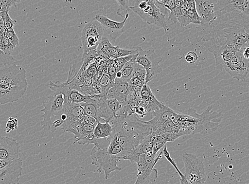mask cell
<instances>
[{"mask_svg":"<svg viewBox=\"0 0 249 184\" xmlns=\"http://www.w3.org/2000/svg\"><path fill=\"white\" fill-rule=\"evenodd\" d=\"M195 1L201 19L200 24L196 29V37L198 42L208 48L218 41L223 15L218 8L216 0Z\"/></svg>","mask_w":249,"mask_h":184,"instance_id":"1","label":"cell"},{"mask_svg":"<svg viewBox=\"0 0 249 184\" xmlns=\"http://www.w3.org/2000/svg\"><path fill=\"white\" fill-rule=\"evenodd\" d=\"M109 123L113 126L125 157L134 151L144 138L153 133L147 122L139 119L135 114L125 118H114Z\"/></svg>","mask_w":249,"mask_h":184,"instance_id":"2","label":"cell"},{"mask_svg":"<svg viewBox=\"0 0 249 184\" xmlns=\"http://www.w3.org/2000/svg\"><path fill=\"white\" fill-rule=\"evenodd\" d=\"M222 119V113L214 111L210 106L201 113H198L194 109H189L187 114L178 113L173 122L180 128L179 133L183 136L196 134L206 135L215 131Z\"/></svg>","mask_w":249,"mask_h":184,"instance_id":"3","label":"cell"},{"mask_svg":"<svg viewBox=\"0 0 249 184\" xmlns=\"http://www.w3.org/2000/svg\"><path fill=\"white\" fill-rule=\"evenodd\" d=\"M26 71L14 64L0 70V105L18 101L27 91Z\"/></svg>","mask_w":249,"mask_h":184,"instance_id":"4","label":"cell"},{"mask_svg":"<svg viewBox=\"0 0 249 184\" xmlns=\"http://www.w3.org/2000/svg\"><path fill=\"white\" fill-rule=\"evenodd\" d=\"M129 8L148 25L163 28L167 34L169 27L166 24V16L156 6L154 0H137L134 6L129 7Z\"/></svg>","mask_w":249,"mask_h":184,"instance_id":"5","label":"cell"},{"mask_svg":"<svg viewBox=\"0 0 249 184\" xmlns=\"http://www.w3.org/2000/svg\"><path fill=\"white\" fill-rule=\"evenodd\" d=\"M163 148L156 157L152 151L140 155L137 162L138 174L134 184H149L155 182L158 177V171L155 166L161 158Z\"/></svg>","mask_w":249,"mask_h":184,"instance_id":"6","label":"cell"},{"mask_svg":"<svg viewBox=\"0 0 249 184\" xmlns=\"http://www.w3.org/2000/svg\"><path fill=\"white\" fill-rule=\"evenodd\" d=\"M184 175L189 184H207V176L202 161L195 155H183Z\"/></svg>","mask_w":249,"mask_h":184,"instance_id":"7","label":"cell"},{"mask_svg":"<svg viewBox=\"0 0 249 184\" xmlns=\"http://www.w3.org/2000/svg\"><path fill=\"white\" fill-rule=\"evenodd\" d=\"M138 50L136 62L142 66L146 73V84L157 77L163 72L160 65L163 58L156 54L154 50H143L141 47H137Z\"/></svg>","mask_w":249,"mask_h":184,"instance_id":"8","label":"cell"},{"mask_svg":"<svg viewBox=\"0 0 249 184\" xmlns=\"http://www.w3.org/2000/svg\"><path fill=\"white\" fill-rule=\"evenodd\" d=\"M90 157L91 164L96 166L98 173L104 171L106 180L108 179L112 172L122 170L118 165L120 159L109 154L107 149L94 146L90 152Z\"/></svg>","mask_w":249,"mask_h":184,"instance_id":"9","label":"cell"},{"mask_svg":"<svg viewBox=\"0 0 249 184\" xmlns=\"http://www.w3.org/2000/svg\"><path fill=\"white\" fill-rule=\"evenodd\" d=\"M65 104V97L62 94H52L48 96V101L43 103L44 109L41 111L43 120L40 125L46 131H51L52 121L59 116Z\"/></svg>","mask_w":249,"mask_h":184,"instance_id":"10","label":"cell"},{"mask_svg":"<svg viewBox=\"0 0 249 184\" xmlns=\"http://www.w3.org/2000/svg\"><path fill=\"white\" fill-rule=\"evenodd\" d=\"M104 32L100 23L94 19L84 27L82 33L83 54L96 50L103 37Z\"/></svg>","mask_w":249,"mask_h":184,"instance_id":"11","label":"cell"},{"mask_svg":"<svg viewBox=\"0 0 249 184\" xmlns=\"http://www.w3.org/2000/svg\"><path fill=\"white\" fill-rule=\"evenodd\" d=\"M249 59H245L240 51L225 64L224 70L233 78L245 81L249 71Z\"/></svg>","mask_w":249,"mask_h":184,"instance_id":"12","label":"cell"},{"mask_svg":"<svg viewBox=\"0 0 249 184\" xmlns=\"http://www.w3.org/2000/svg\"><path fill=\"white\" fill-rule=\"evenodd\" d=\"M129 14L126 13L124 19L123 21L118 22L109 19L106 15L98 14L96 15L95 19L100 23L103 32L114 41L124 32L125 22L129 18Z\"/></svg>","mask_w":249,"mask_h":184,"instance_id":"13","label":"cell"},{"mask_svg":"<svg viewBox=\"0 0 249 184\" xmlns=\"http://www.w3.org/2000/svg\"><path fill=\"white\" fill-rule=\"evenodd\" d=\"M49 88L53 92V94H62L64 96L65 102L72 103H81L89 102L93 95H85L80 93L77 90L71 89L66 83L60 82L53 83L50 82Z\"/></svg>","mask_w":249,"mask_h":184,"instance_id":"14","label":"cell"},{"mask_svg":"<svg viewBox=\"0 0 249 184\" xmlns=\"http://www.w3.org/2000/svg\"><path fill=\"white\" fill-rule=\"evenodd\" d=\"M22 169L21 158L10 161L0 168V184H20Z\"/></svg>","mask_w":249,"mask_h":184,"instance_id":"15","label":"cell"},{"mask_svg":"<svg viewBox=\"0 0 249 184\" xmlns=\"http://www.w3.org/2000/svg\"><path fill=\"white\" fill-rule=\"evenodd\" d=\"M96 50L98 53L108 60L136 55L138 53L137 47L134 50H128L121 49L119 46L115 47L110 42L109 39L106 37H103L100 43L98 45Z\"/></svg>","mask_w":249,"mask_h":184,"instance_id":"16","label":"cell"},{"mask_svg":"<svg viewBox=\"0 0 249 184\" xmlns=\"http://www.w3.org/2000/svg\"><path fill=\"white\" fill-rule=\"evenodd\" d=\"M221 13L249 16V0H216Z\"/></svg>","mask_w":249,"mask_h":184,"instance_id":"17","label":"cell"},{"mask_svg":"<svg viewBox=\"0 0 249 184\" xmlns=\"http://www.w3.org/2000/svg\"><path fill=\"white\" fill-rule=\"evenodd\" d=\"M215 56L217 70L222 71L226 64L236 55L237 51L225 43L221 45H213L208 48Z\"/></svg>","mask_w":249,"mask_h":184,"instance_id":"18","label":"cell"},{"mask_svg":"<svg viewBox=\"0 0 249 184\" xmlns=\"http://www.w3.org/2000/svg\"><path fill=\"white\" fill-rule=\"evenodd\" d=\"M96 125L85 124L83 122L69 130L68 133L73 134L76 139L73 144L78 142L79 145H85L96 143V139L94 135Z\"/></svg>","mask_w":249,"mask_h":184,"instance_id":"19","label":"cell"},{"mask_svg":"<svg viewBox=\"0 0 249 184\" xmlns=\"http://www.w3.org/2000/svg\"><path fill=\"white\" fill-rule=\"evenodd\" d=\"M20 145L9 137L0 136V159L14 161L20 158Z\"/></svg>","mask_w":249,"mask_h":184,"instance_id":"20","label":"cell"},{"mask_svg":"<svg viewBox=\"0 0 249 184\" xmlns=\"http://www.w3.org/2000/svg\"><path fill=\"white\" fill-rule=\"evenodd\" d=\"M178 114V113L164 104L158 110L154 113L153 118L148 121L147 123L152 130L153 133H154L167 121L175 119Z\"/></svg>","mask_w":249,"mask_h":184,"instance_id":"21","label":"cell"},{"mask_svg":"<svg viewBox=\"0 0 249 184\" xmlns=\"http://www.w3.org/2000/svg\"><path fill=\"white\" fill-rule=\"evenodd\" d=\"M141 95L142 101L141 106L146 109L147 112L154 113L158 110L164 103L159 101L153 93L147 84L143 85L141 89Z\"/></svg>","mask_w":249,"mask_h":184,"instance_id":"22","label":"cell"},{"mask_svg":"<svg viewBox=\"0 0 249 184\" xmlns=\"http://www.w3.org/2000/svg\"><path fill=\"white\" fill-rule=\"evenodd\" d=\"M129 92V82L115 80L114 85L106 95L107 99L117 100L122 105H125Z\"/></svg>","mask_w":249,"mask_h":184,"instance_id":"23","label":"cell"},{"mask_svg":"<svg viewBox=\"0 0 249 184\" xmlns=\"http://www.w3.org/2000/svg\"><path fill=\"white\" fill-rule=\"evenodd\" d=\"M146 73L144 69L137 64L134 74L129 81V91L141 90L143 85L146 84Z\"/></svg>","mask_w":249,"mask_h":184,"instance_id":"24","label":"cell"},{"mask_svg":"<svg viewBox=\"0 0 249 184\" xmlns=\"http://www.w3.org/2000/svg\"><path fill=\"white\" fill-rule=\"evenodd\" d=\"M113 133V126L109 122H97L94 130V135L96 139H111Z\"/></svg>","mask_w":249,"mask_h":184,"instance_id":"25","label":"cell"},{"mask_svg":"<svg viewBox=\"0 0 249 184\" xmlns=\"http://www.w3.org/2000/svg\"><path fill=\"white\" fill-rule=\"evenodd\" d=\"M137 55L138 54L133 57L131 60L127 62L119 71L121 74L120 79L115 80H122V81L129 82L133 74L134 73L137 65V63L136 62V59Z\"/></svg>","mask_w":249,"mask_h":184,"instance_id":"26","label":"cell"},{"mask_svg":"<svg viewBox=\"0 0 249 184\" xmlns=\"http://www.w3.org/2000/svg\"><path fill=\"white\" fill-rule=\"evenodd\" d=\"M107 151L116 157H118L120 160L125 157V153L123 147L120 145L118 140L117 135H116L114 130L112 137L111 142L107 148Z\"/></svg>","mask_w":249,"mask_h":184,"instance_id":"27","label":"cell"},{"mask_svg":"<svg viewBox=\"0 0 249 184\" xmlns=\"http://www.w3.org/2000/svg\"><path fill=\"white\" fill-rule=\"evenodd\" d=\"M114 83L111 82V79L107 74H103L100 82V96H106L108 91L113 87Z\"/></svg>","mask_w":249,"mask_h":184,"instance_id":"28","label":"cell"},{"mask_svg":"<svg viewBox=\"0 0 249 184\" xmlns=\"http://www.w3.org/2000/svg\"><path fill=\"white\" fill-rule=\"evenodd\" d=\"M156 6L165 16L169 15L167 11H169L174 6V0H154Z\"/></svg>","mask_w":249,"mask_h":184,"instance_id":"29","label":"cell"},{"mask_svg":"<svg viewBox=\"0 0 249 184\" xmlns=\"http://www.w3.org/2000/svg\"><path fill=\"white\" fill-rule=\"evenodd\" d=\"M108 61L109 60L101 55L96 56L94 59V62L97 66L98 71L102 72L103 74L107 73Z\"/></svg>","mask_w":249,"mask_h":184,"instance_id":"30","label":"cell"},{"mask_svg":"<svg viewBox=\"0 0 249 184\" xmlns=\"http://www.w3.org/2000/svg\"><path fill=\"white\" fill-rule=\"evenodd\" d=\"M0 15H1L5 28L8 30H14V27L17 21L11 18L9 15V11H1Z\"/></svg>","mask_w":249,"mask_h":184,"instance_id":"31","label":"cell"},{"mask_svg":"<svg viewBox=\"0 0 249 184\" xmlns=\"http://www.w3.org/2000/svg\"><path fill=\"white\" fill-rule=\"evenodd\" d=\"M107 105L111 111L114 114L115 118H118V114L121 110L122 105L121 103L115 99H107Z\"/></svg>","mask_w":249,"mask_h":184,"instance_id":"32","label":"cell"},{"mask_svg":"<svg viewBox=\"0 0 249 184\" xmlns=\"http://www.w3.org/2000/svg\"><path fill=\"white\" fill-rule=\"evenodd\" d=\"M119 5V9L117 11L118 15L124 18L125 14L130 10L129 6V0H115Z\"/></svg>","mask_w":249,"mask_h":184,"instance_id":"33","label":"cell"},{"mask_svg":"<svg viewBox=\"0 0 249 184\" xmlns=\"http://www.w3.org/2000/svg\"><path fill=\"white\" fill-rule=\"evenodd\" d=\"M136 55H131L113 59L114 65L115 68H117V71H120L126 63L131 60Z\"/></svg>","mask_w":249,"mask_h":184,"instance_id":"34","label":"cell"},{"mask_svg":"<svg viewBox=\"0 0 249 184\" xmlns=\"http://www.w3.org/2000/svg\"><path fill=\"white\" fill-rule=\"evenodd\" d=\"M15 48L14 45L7 38L5 37L3 38L1 44L0 45V50H1L5 54L11 55Z\"/></svg>","mask_w":249,"mask_h":184,"instance_id":"35","label":"cell"},{"mask_svg":"<svg viewBox=\"0 0 249 184\" xmlns=\"http://www.w3.org/2000/svg\"><path fill=\"white\" fill-rule=\"evenodd\" d=\"M15 64L14 57L11 55L5 54L0 50V66H11Z\"/></svg>","mask_w":249,"mask_h":184,"instance_id":"36","label":"cell"},{"mask_svg":"<svg viewBox=\"0 0 249 184\" xmlns=\"http://www.w3.org/2000/svg\"><path fill=\"white\" fill-rule=\"evenodd\" d=\"M21 0H0V6L1 11H9L11 7H16L17 4L21 2Z\"/></svg>","mask_w":249,"mask_h":184,"instance_id":"37","label":"cell"},{"mask_svg":"<svg viewBox=\"0 0 249 184\" xmlns=\"http://www.w3.org/2000/svg\"><path fill=\"white\" fill-rule=\"evenodd\" d=\"M4 36L9 40L15 48L19 45V39L14 30H8L6 29L4 33Z\"/></svg>","mask_w":249,"mask_h":184,"instance_id":"38","label":"cell"},{"mask_svg":"<svg viewBox=\"0 0 249 184\" xmlns=\"http://www.w3.org/2000/svg\"><path fill=\"white\" fill-rule=\"evenodd\" d=\"M117 68H115L114 65L113 59L109 60L107 74H108L110 79H111L112 83H114L116 74H117Z\"/></svg>","mask_w":249,"mask_h":184,"instance_id":"39","label":"cell"},{"mask_svg":"<svg viewBox=\"0 0 249 184\" xmlns=\"http://www.w3.org/2000/svg\"><path fill=\"white\" fill-rule=\"evenodd\" d=\"M85 71L88 75L92 78H94L98 73V68L94 62L91 63L88 68H86Z\"/></svg>","mask_w":249,"mask_h":184,"instance_id":"40","label":"cell"},{"mask_svg":"<svg viewBox=\"0 0 249 184\" xmlns=\"http://www.w3.org/2000/svg\"><path fill=\"white\" fill-rule=\"evenodd\" d=\"M198 59V56L195 52L191 51L188 53L185 57V60L189 64H195Z\"/></svg>","mask_w":249,"mask_h":184,"instance_id":"41","label":"cell"},{"mask_svg":"<svg viewBox=\"0 0 249 184\" xmlns=\"http://www.w3.org/2000/svg\"><path fill=\"white\" fill-rule=\"evenodd\" d=\"M17 126H18V121L16 119L10 117L6 126L7 133L17 129Z\"/></svg>","mask_w":249,"mask_h":184,"instance_id":"42","label":"cell"},{"mask_svg":"<svg viewBox=\"0 0 249 184\" xmlns=\"http://www.w3.org/2000/svg\"><path fill=\"white\" fill-rule=\"evenodd\" d=\"M147 113V111L146 109L140 105L136 109L134 114L136 117L143 118L144 116H146Z\"/></svg>","mask_w":249,"mask_h":184,"instance_id":"43","label":"cell"},{"mask_svg":"<svg viewBox=\"0 0 249 184\" xmlns=\"http://www.w3.org/2000/svg\"><path fill=\"white\" fill-rule=\"evenodd\" d=\"M82 120L84 123L92 125H96L98 122L93 117H91L85 114H83V116H82Z\"/></svg>","mask_w":249,"mask_h":184,"instance_id":"44","label":"cell"},{"mask_svg":"<svg viewBox=\"0 0 249 184\" xmlns=\"http://www.w3.org/2000/svg\"><path fill=\"white\" fill-rule=\"evenodd\" d=\"M177 171V173L180 176V183L181 184H189L188 181L186 180V178L184 177L182 172L178 167V166H176L175 168Z\"/></svg>","mask_w":249,"mask_h":184,"instance_id":"45","label":"cell"},{"mask_svg":"<svg viewBox=\"0 0 249 184\" xmlns=\"http://www.w3.org/2000/svg\"><path fill=\"white\" fill-rule=\"evenodd\" d=\"M240 52V53H241L243 56L244 57L245 59H249V46H247V47L243 48Z\"/></svg>","mask_w":249,"mask_h":184,"instance_id":"46","label":"cell"},{"mask_svg":"<svg viewBox=\"0 0 249 184\" xmlns=\"http://www.w3.org/2000/svg\"><path fill=\"white\" fill-rule=\"evenodd\" d=\"M4 37V34L1 31H0V45H1L2 39Z\"/></svg>","mask_w":249,"mask_h":184,"instance_id":"47","label":"cell"},{"mask_svg":"<svg viewBox=\"0 0 249 184\" xmlns=\"http://www.w3.org/2000/svg\"><path fill=\"white\" fill-rule=\"evenodd\" d=\"M0 12H1V11H0ZM2 21V19L1 18V15H0V22H1Z\"/></svg>","mask_w":249,"mask_h":184,"instance_id":"48","label":"cell"},{"mask_svg":"<svg viewBox=\"0 0 249 184\" xmlns=\"http://www.w3.org/2000/svg\"><path fill=\"white\" fill-rule=\"evenodd\" d=\"M1 10H2V8L1 6H0V11H1Z\"/></svg>","mask_w":249,"mask_h":184,"instance_id":"49","label":"cell"}]
</instances>
